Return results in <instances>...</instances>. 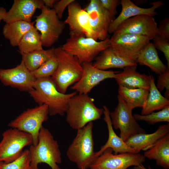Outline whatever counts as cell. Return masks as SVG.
<instances>
[{
	"mask_svg": "<svg viewBox=\"0 0 169 169\" xmlns=\"http://www.w3.org/2000/svg\"><path fill=\"white\" fill-rule=\"evenodd\" d=\"M28 93L39 105L45 104L48 106L50 116L64 115L69 99L77 94L75 91L68 94L59 92L51 77L37 79L33 89Z\"/></svg>",
	"mask_w": 169,
	"mask_h": 169,
	"instance_id": "obj_1",
	"label": "cell"
},
{
	"mask_svg": "<svg viewBox=\"0 0 169 169\" xmlns=\"http://www.w3.org/2000/svg\"><path fill=\"white\" fill-rule=\"evenodd\" d=\"M93 102L88 94H77L70 98L65 113L66 122L71 128L78 130L100 119L103 109L96 107Z\"/></svg>",
	"mask_w": 169,
	"mask_h": 169,
	"instance_id": "obj_2",
	"label": "cell"
},
{
	"mask_svg": "<svg viewBox=\"0 0 169 169\" xmlns=\"http://www.w3.org/2000/svg\"><path fill=\"white\" fill-rule=\"evenodd\" d=\"M58 65L51 77L57 89L65 94L68 87L77 82L83 72V67L77 58L65 51L61 46L54 49Z\"/></svg>",
	"mask_w": 169,
	"mask_h": 169,
	"instance_id": "obj_3",
	"label": "cell"
},
{
	"mask_svg": "<svg viewBox=\"0 0 169 169\" xmlns=\"http://www.w3.org/2000/svg\"><path fill=\"white\" fill-rule=\"evenodd\" d=\"M93 122L77 130V134L66 152L69 160L80 169H88L96 158L94 151Z\"/></svg>",
	"mask_w": 169,
	"mask_h": 169,
	"instance_id": "obj_4",
	"label": "cell"
},
{
	"mask_svg": "<svg viewBox=\"0 0 169 169\" xmlns=\"http://www.w3.org/2000/svg\"><path fill=\"white\" fill-rule=\"evenodd\" d=\"M28 150L31 165L34 169H38V164L42 163L48 164L51 169H61L58 165L62 162L59 145L47 129L42 126L39 131L38 144L31 145Z\"/></svg>",
	"mask_w": 169,
	"mask_h": 169,
	"instance_id": "obj_5",
	"label": "cell"
},
{
	"mask_svg": "<svg viewBox=\"0 0 169 169\" xmlns=\"http://www.w3.org/2000/svg\"><path fill=\"white\" fill-rule=\"evenodd\" d=\"M69 35L61 47L66 52L76 57L81 64L91 63L99 53L109 47V37L98 41L71 31Z\"/></svg>",
	"mask_w": 169,
	"mask_h": 169,
	"instance_id": "obj_6",
	"label": "cell"
},
{
	"mask_svg": "<svg viewBox=\"0 0 169 169\" xmlns=\"http://www.w3.org/2000/svg\"><path fill=\"white\" fill-rule=\"evenodd\" d=\"M49 115L48 106L45 104L39 105L24 111L10 122L8 126L30 134L33 139L32 145L36 146L42 124L48 120Z\"/></svg>",
	"mask_w": 169,
	"mask_h": 169,
	"instance_id": "obj_7",
	"label": "cell"
},
{
	"mask_svg": "<svg viewBox=\"0 0 169 169\" xmlns=\"http://www.w3.org/2000/svg\"><path fill=\"white\" fill-rule=\"evenodd\" d=\"M2 136L0 162L7 163L15 160L21 156L24 147L33 144V139L30 134L16 128L6 130Z\"/></svg>",
	"mask_w": 169,
	"mask_h": 169,
	"instance_id": "obj_8",
	"label": "cell"
},
{
	"mask_svg": "<svg viewBox=\"0 0 169 169\" xmlns=\"http://www.w3.org/2000/svg\"><path fill=\"white\" fill-rule=\"evenodd\" d=\"M118 104L110 113L111 123L115 129L120 131V137L125 142L138 134L146 133V131L137 122L132 114V110L118 95Z\"/></svg>",
	"mask_w": 169,
	"mask_h": 169,
	"instance_id": "obj_9",
	"label": "cell"
},
{
	"mask_svg": "<svg viewBox=\"0 0 169 169\" xmlns=\"http://www.w3.org/2000/svg\"><path fill=\"white\" fill-rule=\"evenodd\" d=\"M41 13L36 17L35 27L40 32L43 46H52L59 39L65 24L60 20L54 9L44 6Z\"/></svg>",
	"mask_w": 169,
	"mask_h": 169,
	"instance_id": "obj_10",
	"label": "cell"
},
{
	"mask_svg": "<svg viewBox=\"0 0 169 169\" xmlns=\"http://www.w3.org/2000/svg\"><path fill=\"white\" fill-rule=\"evenodd\" d=\"M150 40L144 36L130 33H113L110 38L109 47L122 57L136 63L141 52Z\"/></svg>",
	"mask_w": 169,
	"mask_h": 169,
	"instance_id": "obj_11",
	"label": "cell"
},
{
	"mask_svg": "<svg viewBox=\"0 0 169 169\" xmlns=\"http://www.w3.org/2000/svg\"><path fill=\"white\" fill-rule=\"evenodd\" d=\"M112 150H105L95 159L90 169H127L142 164L146 158L139 153L126 152L113 154Z\"/></svg>",
	"mask_w": 169,
	"mask_h": 169,
	"instance_id": "obj_12",
	"label": "cell"
},
{
	"mask_svg": "<svg viewBox=\"0 0 169 169\" xmlns=\"http://www.w3.org/2000/svg\"><path fill=\"white\" fill-rule=\"evenodd\" d=\"M157 24L153 17L147 15L136 16L125 20L113 33H130L146 36L150 40L157 35Z\"/></svg>",
	"mask_w": 169,
	"mask_h": 169,
	"instance_id": "obj_13",
	"label": "cell"
},
{
	"mask_svg": "<svg viewBox=\"0 0 169 169\" xmlns=\"http://www.w3.org/2000/svg\"><path fill=\"white\" fill-rule=\"evenodd\" d=\"M68 15L64 21L69 28L70 31L87 38L100 40L99 36L92 28L88 13L74 1L68 7Z\"/></svg>",
	"mask_w": 169,
	"mask_h": 169,
	"instance_id": "obj_14",
	"label": "cell"
},
{
	"mask_svg": "<svg viewBox=\"0 0 169 169\" xmlns=\"http://www.w3.org/2000/svg\"><path fill=\"white\" fill-rule=\"evenodd\" d=\"M36 80L32 72L26 67L23 62L15 67L0 69V81L6 86L29 92L33 89Z\"/></svg>",
	"mask_w": 169,
	"mask_h": 169,
	"instance_id": "obj_15",
	"label": "cell"
},
{
	"mask_svg": "<svg viewBox=\"0 0 169 169\" xmlns=\"http://www.w3.org/2000/svg\"><path fill=\"white\" fill-rule=\"evenodd\" d=\"M82 65L83 70L81 77L71 87L79 94H88L101 81L109 78H114L119 72L101 70L94 67L91 63H84Z\"/></svg>",
	"mask_w": 169,
	"mask_h": 169,
	"instance_id": "obj_16",
	"label": "cell"
},
{
	"mask_svg": "<svg viewBox=\"0 0 169 169\" xmlns=\"http://www.w3.org/2000/svg\"><path fill=\"white\" fill-rule=\"evenodd\" d=\"M84 9L88 13L91 26L98 35L100 40L105 39L114 17L103 7L100 0H91Z\"/></svg>",
	"mask_w": 169,
	"mask_h": 169,
	"instance_id": "obj_17",
	"label": "cell"
},
{
	"mask_svg": "<svg viewBox=\"0 0 169 169\" xmlns=\"http://www.w3.org/2000/svg\"><path fill=\"white\" fill-rule=\"evenodd\" d=\"M44 6L42 0H14L11 8L5 13L3 20L6 23L18 21L31 22L36 10H41Z\"/></svg>",
	"mask_w": 169,
	"mask_h": 169,
	"instance_id": "obj_18",
	"label": "cell"
},
{
	"mask_svg": "<svg viewBox=\"0 0 169 169\" xmlns=\"http://www.w3.org/2000/svg\"><path fill=\"white\" fill-rule=\"evenodd\" d=\"M120 4L122 6L121 11L111 23L109 29V33H113L122 23L130 18L141 15L153 17L155 16L157 14L155 10L164 4L162 1H154L150 3L152 5L151 7L144 8L139 7L130 0H121Z\"/></svg>",
	"mask_w": 169,
	"mask_h": 169,
	"instance_id": "obj_19",
	"label": "cell"
},
{
	"mask_svg": "<svg viewBox=\"0 0 169 169\" xmlns=\"http://www.w3.org/2000/svg\"><path fill=\"white\" fill-rule=\"evenodd\" d=\"M137 66H129L116 74L114 78L119 85L128 88H143L149 90L150 75L140 73Z\"/></svg>",
	"mask_w": 169,
	"mask_h": 169,
	"instance_id": "obj_20",
	"label": "cell"
},
{
	"mask_svg": "<svg viewBox=\"0 0 169 169\" xmlns=\"http://www.w3.org/2000/svg\"><path fill=\"white\" fill-rule=\"evenodd\" d=\"M169 133V124L160 125L154 132L149 134L141 133L136 135L125 142L133 149L135 153L141 151H146L159 140Z\"/></svg>",
	"mask_w": 169,
	"mask_h": 169,
	"instance_id": "obj_21",
	"label": "cell"
},
{
	"mask_svg": "<svg viewBox=\"0 0 169 169\" xmlns=\"http://www.w3.org/2000/svg\"><path fill=\"white\" fill-rule=\"evenodd\" d=\"M104 120L106 124L108 132V137L107 141L102 146L100 150L95 152L96 158L106 149L110 148L117 154L126 152L135 153L134 151L122 139L118 136L113 130L110 116V112L105 105L103 106Z\"/></svg>",
	"mask_w": 169,
	"mask_h": 169,
	"instance_id": "obj_22",
	"label": "cell"
},
{
	"mask_svg": "<svg viewBox=\"0 0 169 169\" xmlns=\"http://www.w3.org/2000/svg\"><path fill=\"white\" fill-rule=\"evenodd\" d=\"M93 64L95 67L105 70L113 68L123 69L129 66H137L136 62L120 56L109 47L102 52Z\"/></svg>",
	"mask_w": 169,
	"mask_h": 169,
	"instance_id": "obj_23",
	"label": "cell"
},
{
	"mask_svg": "<svg viewBox=\"0 0 169 169\" xmlns=\"http://www.w3.org/2000/svg\"><path fill=\"white\" fill-rule=\"evenodd\" d=\"M144 156L154 160L156 164L165 169L169 168V133L145 151Z\"/></svg>",
	"mask_w": 169,
	"mask_h": 169,
	"instance_id": "obj_24",
	"label": "cell"
},
{
	"mask_svg": "<svg viewBox=\"0 0 169 169\" xmlns=\"http://www.w3.org/2000/svg\"><path fill=\"white\" fill-rule=\"evenodd\" d=\"M136 63L148 66L159 75L164 72L168 67L161 60L156 49L153 43L150 42L141 52Z\"/></svg>",
	"mask_w": 169,
	"mask_h": 169,
	"instance_id": "obj_25",
	"label": "cell"
},
{
	"mask_svg": "<svg viewBox=\"0 0 169 169\" xmlns=\"http://www.w3.org/2000/svg\"><path fill=\"white\" fill-rule=\"evenodd\" d=\"M35 22L18 21L6 23L3 28V34L11 45L18 46L24 34L34 26Z\"/></svg>",
	"mask_w": 169,
	"mask_h": 169,
	"instance_id": "obj_26",
	"label": "cell"
},
{
	"mask_svg": "<svg viewBox=\"0 0 169 169\" xmlns=\"http://www.w3.org/2000/svg\"><path fill=\"white\" fill-rule=\"evenodd\" d=\"M149 93L142 108L141 115H146L156 110H161L169 105V99L163 96L156 87L153 76L150 75Z\"/></svg>",
	"mask_w": 169,
	"mask_h": 169,
	"instance_id": "obj_27",
	"label": "cell"
},
{
	"mask_svg": "<svg viewBox=\"0 0 169 169\" xmlns=\"http://www.w3.org/2000/svg\"><path fill=\"white\" fill-rule=\"evenodd\" d=\"M149 90L143 88L130 89L119 85V95L131 109L142 108L149 93Z\"/></svg>",
	"mask_w": 169,
	"mask_h": 169,
	"instance_id": "obj_28",
	"label": "cell"
},
{
	"mask_svg": "<svg viewBox=\"0 0 169 169\" xmlns=\"http://www.w3.org/2000/svg\"><path fill=\"white\" fill-rule=\"evenodd\" d=\"M54 48L47 50L35 51L24 53H20L22 60L27 69L33 72L38 69L54 54Z\"/></svg>",
	"mask_w": 169,
	"mask_h": 169,
	"instance_id": "obj_29",
	"label": "cell"
},
{
	"mask_svg": "<svg viewBox=\"0 0 169 169\" xmlns=\"http://www.w3.org/2000/svg\"><path fill=\"white\" fill-rule=\"evenodd\" d=\"M41 36L34 26L24 34L18 45V52L27 53L43 49Z\"/></svg>",
	"mask_w": 169,
	"mask_h": 169,
	"instance_id": "obj_30",
	"label": "cell"
},
{
	"mask_svg": "<svg viewBox=\"0 0 169 169\" xmlns=\"http://www.w3.org/2000/svg\"><path fill=\"white\" fill-rule=\"evenodd\" d=\"M133 116L136 121H144L151 125L161 122H169V105L158 112H153L146 115L135 114Z\"/></svg>",
	"mask_w": 169,
	"mask_h": 169,
	"instance_id": "obj_31",
	"label": "cell"
},
{
	"mask_svg": "<svg viewBox=\"0 0 169 169\" xmlns=\"http://www.w3.org/2000/svg\"><path fill=\"white\" fill-rule=\"evenodd\" d=\"M31 161L29 150L26 149L18 158L11 162H0V169H34L31 165Z\"/></svg>",
	"mask_w": 169,
	"mask_h": 169,
	"instance_id": "obj_32",
	"label": "cell"
},
{
	"mask_svg": "<svg viewBox=\"0 0 169 169\" xmlns=\"http://www.w3.org/2000/svg\"><path fill=\"white\" fill-rule=\"evenodd\" d=\"M58 65V60L54 54L49 59L32 72L36 79L51 77L56 71Z\"/></svg>",
	"mask_w": 169,
	"mask_h": 169,
	"instance_id": "obj_33",
	"label": "cell"
},
{
	"mask_svg": "<svg viewBox=\"0 0 169 169\" xmlns=\"http://www.w3.org/2000/svg\"><path fill=\"white\" fill-rule=\"evenodd\" d=\"M156 86L160 92L165 88V97L169 99V67L163 73L158 76Z\"/></svg>",
	"mask_w": 169,
	"mask_h": 169,
	"instance_id": "obj_34",
	"label": "cell"
},
{
	"mask_svg": "<svg viewBox=\"0 0 169 169\" xmlns=\"http://www.w3.org/2000/svg\"><path fill=\"white\" fill-rule=\"evenodd\" d=\"M154 44L156 49L162 52L167 61V67H169V41L159 35L153 38Z\"/></svg>",
	"mask_w": 169,
	"mask_h": 169,
	"instance_id": "obj_35",
	"label": "cell"
},
{
	"mask_svg": "<svg viewBox=\"0 0 169 169\" xmlns=\"http://www.w3.org/2000/svg\"><path fill=\"white\" fill-rule=\"evenodd\" d=\"M157 35L169 41V18L162 19L157 25Z\"/></svg>",
	"mask_w": 169,
	"mask_h": 169,
	"instance_id": "obj_36",
	"label": "cell"
},
{
	"mask_svg": "<svg viewBox=\"0 0 169 169\" xmlns=\"http://www.w3.org/2000/svg\"><path fill=\"white\" fill-rule=\"evenodd\" d=\"M103 7L113 17L117 14L116 8L120 1L118 0H100Z\"/></svg>",
	"mask_w": 169,
	"mask_h": 169,
	"instance_id": "obj_37",
	"label": "cell"
},
{
	"mask_svg": "<svg viewBox=\"0 0 169 169\" xmlns=\"http://www.w3.org/2000/svg\"><path fill=\"white\" fill-rule=\"evenodd\" d=\"M74 0H58L54 4V9L59 19L63 17V12L65 8Z\"/></svg>",
	"mask_w": 169,
	"mask_h": 169,
	"instance_id": "obj_38",
	"label": "cell"
},
{
	"mask_svg": "<svg viewBox=\"0 0 169 169\" xmlns=\"http://www.w3.org/2000/svg\"><path fill=\"white\" fill-rule=\"evenodd\" d=\"M44 6L48 8L54 7L55 3L58 1L57 0H43Z\"/></svg>",
	"mask_w": 169,
	"mask_h": 169,
	"instance_id": "obj_39",
	"label": "cell"
},
{
	"mask_svg": "<svg viewBox=\"0 0 169 169\" xmlns=\"http://www.w3.org/2000/svg\"><path fill=\"white\" fill-rule=\"evenodd\" d=\"M6 12V9L5 8L3 7H0V22L1 20H3Z\"/></svg>",
	"mask_w": 169,
	"mask_h": 169,
	"instance_id": "obj_40",
	"label": "cell"
},
{
	"mask_svg": "<svg viewBox=\"0 0 169 169\" xmlns=\"http://www.w3.org/2000/svg\"><path fill=\"white\" fill-rule=\"evenodd\" d=\"M130 169H151L150 166H149L148 168H146L143 164H141L137 166H133Z\"/></svg>",
	"mask_w": 169,
	"mask_h": 169,
	"instance_id": "obj_41",
	"label": "cell"
},
{
	"mask_svg": "<svg viewBox=\"0 0 169 169\" xmlns=\"http://www.w3.org/2000/svg\"><path fill=\"white\" fill-rule=\"evenodd\" d=\"M81 169H83V168H81Z\"/></svg>",
	"mask_w": 169,
	"mask_h": 169,
	"instance_id": "obj_42",
	"label": "cell"
}]
</instances>
